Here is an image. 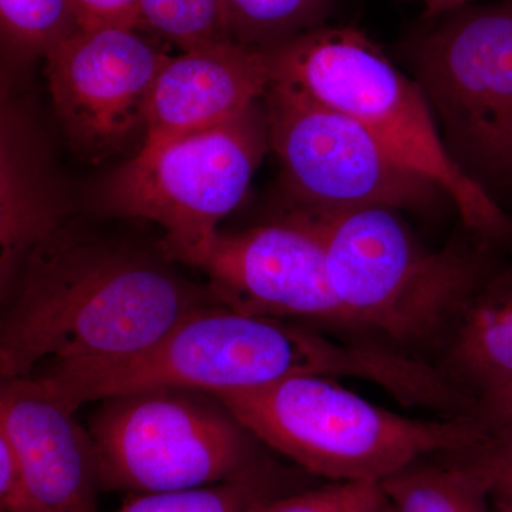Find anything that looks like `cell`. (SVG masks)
Masks as SVG:
<instances>
[{
    "mask_svg": "<svg viewBox=\"0 0 512 512\" xmlns=\"http://www.w3.org/2000/svg\"><path fill=\"white\" fill-rule=\"evenodd\" d=\"M165 261L62 222L29 252L2 295V380L32 376L45 362L134 355L192 313L221 306L208 286Z\"/></svg>",
    "mask_w": 512,
    "mask_h": 512,
    "instance_id": "1",
    "label": "cell"
},
{
    "mask_svg": "<svg viewBox=\"0 0 512 512\" xmlns=\"http://www.w3.org/2000/svg\"><path fill=\"white\" fill-rule=\"evenodd\" d=\"M72 407L120 394L177 387L215 393L296 376L349 377L376 384L406 407L436 396V370L373 343L352 342L291 320L214 306L192 313L134 355L53 363L35 375Z\"/></svg>",
    "mask_w": 512,
    "mask_h": 512,
    "instance_id": "2",
    "label": "cell"
},
{
    "mask_svg": "<svg viewBox=\"0 0 512 512\" xmlns=\"http://www.w3.org/2000/svg\"><path fill=\"white\" fill-rule=\"evenodd\" d=\"M394 211L288 212L319 235L330 285L357 325L434 365L468 303L503 265L500 247L480 241L430 251Z\"/></svg>",
    "mask_w": 512,
    "mask_h": 512,
    "instance_id": "3",
    "label": "cell"
},
{
    "mask_svg": "<svg viewBox=\"0 0 512 512\" xmlns=\"http://www.w3.org/2000/svg\"><path fill=\"white\" fill-rule=\"evenodd\" d=\"M272 80L355 119L400 165L436 187L478 238L512 245V217L456 163L423 90L365 33L316 26L265 49Z\"/></svg>",
    "mask_w": 512,
    "mask_h": 512,
    "instance_id": "4",
    "label": "cell"
},
{
    "mask_svg": "<svg viewBox=\"0 0 512 512\" xmlns=\"http://www.w3.org/2000/svg\"><path fill=\"white\" fill-rule=\"evenodd\" d=\"M211 394L259 443L330 483L380 484L420 458L456 453L485 436L473 419H413L329 377H289Z\"/></svg>",
    "mask_w": 512,
    "mask_h": 512,
    "instance_id": "5",
    "label": "cell"
},
{
    "mask_svg": "<svg viewBox=\"0 0 512 512\" xmlns=\"http://www.w3.org/2000/svg\"><path fill=\"white\" fill-rule=\"evenodd\" d=\"M101 402L89 426L101 490H192L265 464L259 440L211 393L158 387Z\"/></svg>",
    "mask_w": 512,
    "mask_h": 512,
    "instance_id": "6",
    "label": "cell"
},
{
    "mask_svg": "<svg viewBox=\"0 0 512 512\" xmlns=\"http://www.w3.org/2000/svg\"><path fill=\"white\" fill-rule=\"evenodd\" d=\"M410 46L416 82L456 163L512 197V0L439 16Z\"/></svg>",
    "mask_w": 512,
    "mask_h": 512,
    "instance_id": "7",
    "label": "cell"
},
{
    "mask_svg": "<svg viewBox=\"0 0 512 512\" xmlns=\"http://www.w3.org/2000/svg\"><path fill=\"white\" fill-rule=\"evenodd\" d=\"M268 151L262 100L222 126L141 148L101 185L97 207L111 217L157 222L167 231L161 254H168L218 231Z\"/></svg>",
    "mask_w": 512,
    "mask_h": 512,
    "instance_id": "8",
    "label": "cell"
},
{
    "mask_svg": "<svg viewBox=\"0 0 512 512\" xmlns=\"http://www.w3.org/2000/svg\"><path fill=\"white\" fill-rule=\"evenodd\" d=\"M264 110L289 211H417L436 201L440 191L397 163L362 124L298 87L272 80Z\"/></svg>",
    "mask_w": 512,
    "mask_h": 512,
    "instance_id": "9",
    "label": "cell"
},
{
    "mask_svg": "<svg viewBox=\"0 0 512 512\" xmlns=\"http://www.w3.org/2000/svg\"><path fill=\"white\" fill-rule=\"evenodd\" d=\"M164 256L204 272L212 296L231 311L299 319L339 339L383 345L336 298L319 235L291 212L247 231L212 232Z\"/></svg>",
    "mask_w": 512,
    "mask_h": 512,
    "instance_id": "10",
    "label": "cell"
},
{
    "mask_svg": "<svg viewBox=\"0 0 512 512\" xmlns=\"http://www.w3.org/2000/svg\"><path fill=\"white\" fill-rule=\"evenodd\" d=\"M143 32L79 28L45 57L57 119L70 147L90 163L146 133L151 89L170 56Z\"/></svg>",
    "mask_w": 512,
    "mask_h": 512,
    "instance_id": "11",
    "label": "cell"
},
{
    "mask_svg": "<svg viewBox=\"0 0 512 512\" xmlns=\"http://www.w3.org/2000/svg\"><path fill=\"white\" fill-rule=\"evenodd\" d=\"M74 413L37 376L2 380L0 434L18 454L39 512H99L96 451Z\"/></svg>",
    "mask_w": 512,
    "mask_h": 512,
    "instance_id": "12",
    "label": "cell"
},
{
    "mask_svg": "<svg viewBox=\"0 0 512 512\" xmlns=\"http://www.w3.org/2000/svg\"><path fill=\"white\" fill-rule=\"evenodd\" d=\"M271 83L265 49L229 42L170 56L151 89L141 148L235 120L264 100Z\"/></svg>",
    "mask_w": 512,
    "mask_h": 512,
    "instance_id": "13",
    "label": "cell"
},
{
    "mask_svg": "<svg viewBox=\"0 0 512 512\" xmlns=\"http://www.w3.org/2000/svg\"><path fill=\"white\" fill-rule=\"evenodd\" d=\"M434 365L478 402L512 380V262L468 303Z\"/></svg>",
    "mask_w": 512,
    "mask_h": 512,
    "instance_id": "14",
    "label": "cell"
},
{
    "mask_svg": "<svg viewBox=\"0 0 512 512\" xmlns=\"http://www.w3.org/2000/svg\"><path fill=\"white\" fill-rule=\"evenodd\" d=\"M380 485L396 512H498L477 477L440 456L420 458Z\"/></svg>",
    "mask_w": 512,
    "mask_h": 512,
    "instance_id": "15",
    "label": "cell"
},
{
    "mask_svg": "<svg viewBox=\"0 0 512 512\" xmlns=\"http://www.w3.org/2000/svg\"><path fill=\"white\" fill-rule=\"evenodd\" d=\"M271 466L207 487L168 493L138 494L114 512H249L279 497Z\"/></svg>",
    "mask_w": 512,
    "mask_h": 512,
    "instance_id": "16",
    "label": "cell"
},
{
    "mask_svg": "<svg viewBox=\"0 0 512 512\" xmlns=\"http://www.w3.org/2000/svg\"><path fill=\"white\" fill-rule=\"evenodd\" d=\"M332 0H224L232 42L268 49L316 28Z\"/></svg>",
    "mask_w": 512,
    "mask_h": 512,
    "instance_id": "17",
    "label": "cell"
},
{
    "mask_svg": "<svg viewBox=\"0 0 512 512\" xmlns=\"http://www.w3.org/2000/svg\"><path fill=\"white\" fill-rule=\"evenodd\" d=\"M147 32L183 52L232 42L224 0H140Z\"/></svg>",
    "mask_w": 512,
    "mask_h": 512,
    "instance_id": "18",
    "label": "cell"
},
{
    "mask_svg": "<svg viewBox=\"0 0 512 512\" xmlns=\"http://www.w3.org/2000/svg\"><path fill=\"white\" fill-rule=\"evenodd\" d=\"M3 45L19 57L43 56L79 29L70 0H0Z\"/></svg>",
    "mask_w": 512,
    "mask_h": 512,
    "instance_id": "19",
    "label": "cell"
},
{
    "mask_svg": "<svg viewBox=\"0 0 512 512\" xmlns=\"http://www.w3.org/2000/svg\"><path fill=\"white\" fill-rule=\"evenodd\" d=\"M383 501L379 483H329L298 494L279 495L249 512H373Z\"/></svg>",
    "mask_w": 512,
    "mask_h": 512,
    "instance_id": "20",
    "label": "cell"
},
{
    "mask_svg": "<svg viewBox=\"0 0 512 512\" xmlns=\"http://www.w3.org/2000/svg\"><path fill=\"white\" fill-rule=\"evenodd\" d=\"M484 433L476 446L440 457L477 477L493 500L512 503V427Z\"/></svg>",
    "mask_w": 512,
    "mask_h": 512,
    "instance_id": "21",
    "label": "cell"
},
{
    "mask_svg": "<svg viewBox=\"0 0 512 512\" xmlns=\"http://www.w3.org/2000/svg\"><path fill=\"white\" fill-rule=\"evenodd\" d=\"M82 29L144 28L140 0H70ZM147 32V30H146Z\"/></svg>",
    "mask_w": 512,
    "mask_h": 512,
    "instance_id": "22",
    "label": "cell"
},
{
    "mask_svg": "<svg viewBox=\"0 0 512 512\" xmlns=\"http://www.w3.org/2000/svg\"><path fill=\"white\" fill-rule=\"evenodd\" d=\"M0 511L39 512L18 454L3 434H0Z\"/></svg>",
    "mask_w": 512,
    "mask_h": 512,
    "instance_id": "23",
    "label": "cell"
},
{
    "mask_svg": "<svg viewBox=\"0 0 512 512\" xmlns=\"http://www.w3.org/2000/svg\"><path fill=\"white\" fill-rule=\"evenodd\" d=\"M471 419L483 431L512 427V380L501 389L478 400Z\"/></svg>",
    "mask_w": 512,
    "mask_h": 512,
    "instance_id": "24",
    "label": "cell"
},
{
    "mask_svg": "<svg viewBox=\"0 0 512 512\" xmlns=\"http://www.w3.org/2000/svg\"><path fill=\"white\" fill-rule=\"evenodd\" d=\"M417 2L423 5L426 15L430 19H434L444 15V13L451 12V10L473 5V3L480 2V0H417Z\"/></svg>",
    "mask_w": 512,
    "mask_h": 512,
    "instance_id": "25",
    "label": "cell"
},
{
    "mask_svg": "<svg viewBox=\"0 0 512 512\" xmlns=\"http://www.w3.org/2000/svg\"><path fill=\"white\" fill-rule=\"evenodd\" d=\"M498 512H512V503L510 501L493 500Z\"/></svg>",
    "mask_w": 512,
    "mask_h": 512,
    "instance_id": "26",
    "label": "cell"
},
{
    "mask_svg": "<svg viewBox=\"0 0 512 512\" xmlns=\"http://www.w3.org/2000/svg\"><path fill=\"white\" fill-rule=\"evenodd\" d=\"M373 512H396V511H394V508L392 507V505H390L389 501H387L386 497H384V501H383L382 505H380V507L377 508V510L373 511Z\"/></svg>",
    "mask_w": 512,
    "mask_h": 512,
    "instance_id": "27",
    "label": "cell"
}]
</instances>
